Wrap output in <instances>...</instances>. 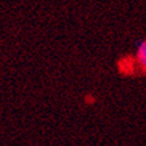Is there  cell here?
<instances>
[{"label":"cell","mask_w":146,"mask_h":146,"mask_svg":"<svg viewBox=\"0 0 146 146\" xmlns=\"http://www.w3.org/2000/svg\"><path fill=\"white\" fill-rule=\"evenodd\" d=\"M134 55L138 65V77H146V39L138 44Z\"/></svg>","instance_id":"2"},{"label":"cell","mask_w":146,"mask_h":146,"mask_svg":"<svg viewBox=\"0 0 146 146\" xmlns=\"http://www.w3.org/2000/svg\"><path fill=\"white\" fill-rule=\"evenodd\" d=\"M115 68L118 75L123 78H137L138 65L134 54L120 55L115 61Z\"/></svg>","instance_id":"1"}]
</instances>
